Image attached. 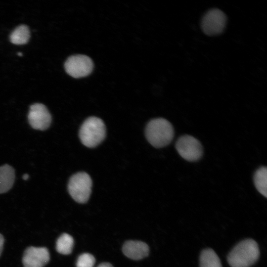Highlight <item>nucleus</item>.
<instances>
[{
	"instance_id": "obj_18",
	"label": "nucleus",
	"mask_w": 267,
	"mask_h": 267,
	"mask_svg": "<svg viewBox=\"0 0 267 267\" xmlns=\"http://www.w3.org/2000/svg\"><path fill=\"white\" fill-rule=\"evenodd\" d=\"M97 267H113L112 265L109 263H103L99 264Z\"/></svg>"
},
{
	"instance_id": "obj_17",
	"label": "nucleus",
	"mask_w": 267,
	"mask_h": 267,
	"mask_svg": "<svg viewBox=\"0 0 267 267\" xmlns=\"http://www.w3.org/2000/svg\"><path fill=\"white\" fill-rule=\"evenodd\" d=\"M3 243H4L3 237L1 234H0V256L2 251Z\"/></svg>"
},
{
	"instance_id": "obj_7",
	"label": "nucleus",
	"mask_w": 267,
	"mask_h": 267,
	"mask_svg": "<svg viewBox=\"0 0 267 267\" xmlns=\"http://www.w3.org/2000/svg\"><path fill=\"white\" fill-rule=\"evenodd\" d=\"M226 21V16L222 10L217 8L211 9L203 16L201 21V28L206 35H219L223 31Z\"/></svg>"
},
{
	"instance_id": "obj_10",
	"label": "nucleus",
	"mask_w": 267,
	"mask_h": 267,
	"mask_svg": "<svg viewBox=\"0 0 267 267\" xmlns=\"http://www.w3.org/2000/svg\"><path fill=\"white\" fill-rule=\"evenodd\" d=\"M123 252L127 257L134 260L142 259L148 256L149 247L140 241H126L122 248Z\"/></svg>"
},
{
	"instance_id": "obj_12",
	"label": "nucleus",
	"mask_w": 267,
	"mask_h": 267,
	"mask_svg": "<svg viewBox=\"0 0 267 267\" xmlns=\"http://www.w3.org/2000/svg\"><path fill=\"white\" fill-rule=\"evenodd\" d=\"M200 267H222V263L216 252L212 249L203 250L199 259Z\"/></svg>"
},
{
	"instance_id": "obj_5",
	"label": "nucleus",
	"mask_w": 267,
	"mask_h": 267,
	"mask_svg": "<svg viewBox=\"0 0 267 267\" xmlns=\"http://www.w3.org/2000/svg\"><path fill=\"white\" fill-rule=\"evenodd\" d=\"M176 148L180 156L186 161H196L203 155V147L200 142L189 135L180 136L176 143Z\"/></svg>"
},
{
	"instance_id": "obj_6",
	"label": "nucleus",
	"mask_w": 267,
	"mask_h": 267,
	"mask_svg": "<svg viewBox=\"0 0 267 267\" xmlns=\"http://www.w3.org/2000/svg\"><path fill=\"white\" fill-rule=\"evenodd\" d=\"M64 68L68 75L75 78H80L86 77L91 73L93 64L89 56L77 54L67 58Z\"/></svg>"
},
{
	"instance_id": "obj_1",
	"label": "nucleus",
	"mask_w": 267,
	"mask_h": 267,
	"mask_svg": "<svg viewBox=\"0 0 267 267\" xmlns=\"http://www.w3.org/2000/svg\"><path fill=\"white\" fill-rule=\"evenodd\" d=\"M260 251L256 241L252 239L243 240L236 244L227 255V260L231 267H250L258 260Z\"/></svg>"
},
{
	"instance_id": "obj_8",
	"label": "nucleus",
	"mask_w": 267,
	"mask_h": 267,
	"mask_svg": "<svg viewBox=\"0 0 267 267\" xmlns=\"http://www.w3.org/2000/svg\"><path fill=\"white\" fill-rule=\"evenodd\" d=\"M28 119L33 129L42 131L47 129L51 122V115L46 106L38 103L30 106Z\"/></svg>"
},
{
	"instance_id": "obj_9",
	"label": "nucleus",
	"mask_w": 267,
	"mask_h": 267,
	"mask_svg": "<svg viewBox=\"0 0 267 267\" xmlns=\"http://www.w3.org/2000/svg\"><path fill=\"white\" fill-rule=\"evenodd\" d=\"M49 259V253L46 248L30 247L24 253L22 263L24 267H44Z\"/></svg>"
},
{
	"instance_id": "obj_3",
	"label": "nucleus",
	"mask_w": 267,
	"mask_h": 267,
	"mask_svg": "<svg viewBox=\"0 0 267 267\" xmlns=\"http://www.w3.org/2000/svg\"><path fill=\"white\" fill-rule=\"evenodd\" d=\"M105 134V126L103 121L96 117H90L82 124L79 135L84 145L92 148L103 140Z\"/></svg>"
},
{
	"instance_id": "obj_16",
	"label": "nucleus",
	"mask_w": 267,
	"mask_h": 267,
	"mask_svg": "<svg viewBox=\"0 0 267 267\" xmlns=\"http://www.w3.org/2000/svg\"><path fill=\"white\" fill-rule=\"evenodd\" d=\"M95 262V259L93 255L89 253H84L78 257L77 267H93Z\"/></svg>"
},
{
	"instance_id": "obj_19",
	"label": "nucleus",
	"mask_w": 267,
	"mask_h": 267,
	"mask_svg": "<svg viewBox=\"0 0 267 267\" xmlns=\"http://www.w3.org/2000/svg\"><path fill=\"white\" fill-rule=\"evenodd\" d=\"M29 177L28 174H25L22 176V178L23 179L26 180L29 178Z\"/></svg>"
},
{
	"instance_id": "obj_15",
	"label": "nucleus",
	"mask_w": 267,
	"mask_h": 267,
	"mask_svg": "<svg viewBox=\"0 0 267 267\" xmlns=\"http://www.w3.org/2000/svg\"><path fill=\"white\" fill-rule=\"evenodd\" d=\"M74 246L73 237L67 233H63L58 238L56 243V251L63 255L70 254Z\"/></svg>"
},
{
	"instance_id": "obj_13",
	"label": "nucleus",
	"mask_w": 267,
	"mask_h": 267,
	"mask_svg": "<svg viewBox=\"0 0 267 267\" xmlns=\"http://www.w3.org/2000/svg\"><path fill=\"white\" fill-rule=\"evenodd\" d=\"M254 182L258 191L267 197V169L266 167H262L256 171L254 176Z\"/></svg>"
},
{
	"instance_id": "obj_20",
	"label": "nucleus",
	"mask_w": 267,
	"mask_h": 267,
	"mask_svg": "<svg viewBox=\"0 0 267 267\" xmlns=\"http://www.w3.org/2000/svg\"><path fill=\"white\" fill-rule=\"evenodd\" d=\"M18 56H22V53H21V52H18Z\"/></svg>"
},
{
	"instance_id": "obj_14",
	"label": "nucleus",
	"mask_w": 267,
	"mask_h": 267,
	"mask_svg": "<svg viewBox=\"0 0 267 267\" xmlns=\"http://www.w3.org/2000/svg\"><path fill=\"white\" fill-rule=\"evenodd\" d=\"M30 37L28 27L26 25H21L12 32L10 35V41L15 44H24L28 42Z\"/></svg>"
},
{
	"instance_id": "obj_2",
	"label": "nucleus",
	"mask_w": 267,
	"mask_h": 267,
	"mask_svg": "<svg viewBox=\"0 0 267 267\" xmlns=\"http://www.w3.org/2000/svg\"><path fill=\"white\" fill-rule=\"evenodd\" d=\"M145 135L152 145L161 148L171 143L174 136V129L171 123L166 119L155 118L147 124Z\"/></svg>"
},
{
	"instance_id": "obj_4",
	"label": "nucleus",
	"mask_w": 267,
	"mask_h": 267,
	"mask_svg": "<svg viewBox=\"0 0 267 267\" xmlns=\"http://www.w3.org/2000/svg\"><path fill=\"white\" fill-rule=\"evenodd\" d=\"M91 187L92 180L90 176L85 172H79L70 178L68 190L75 201L85 203L89 198Z\"/></svg>"
},
{
	"instance_id": "obj_11",
	"label": "nucleus",
	"mask_w": 267,
	"mask_h": 267,
	"mask_svg": "<svg viewBox=\"0 0 267 267\" xmlns=\"http://www.w3.org/2000/svg\"><path fill=\"white\" fill-rule=\"evenodd\" d=\"M15 178L13 168L7 164L0 167V193L8 191L12 187Z\"/></svg>"
}]
</instances>
